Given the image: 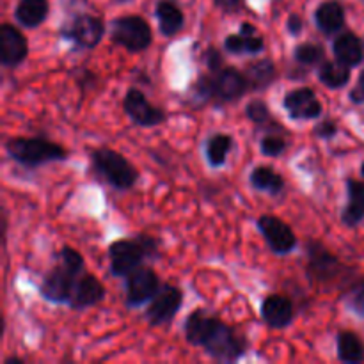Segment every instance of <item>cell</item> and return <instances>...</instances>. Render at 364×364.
<instances>
[{
	"mask_svg": "<svg viewBox=\"0 0 364 364\" xmlns=\"http://www.w3.org/2000/svg\"><path fill=\"white\" fill-rule=\"evenodd\" d=\"M306 256H308L306 274L309 279L316 281V283H334L348 272L340 258L333 255L320 240L309 238L306 242Z\"/></svg>",
	"mask_w": 364,
	"mask_h": 364,
	"instance_id": "cell-7",
	"label": "cell"
},
{
	"mask_svg": "<svg viewBox=\"0 0 364 364\" xmlns=\"http://www.w3.org/2000/svg\"><path fill=\"white\" fill-rule=\"evenodd\" d=\"M263 48H265V41H263L262 34L249 21H242L237 34H230L224 39V52L231 53V55H242V53L256 55V53L263 52Z\"/></svg>",
	"mask_w": 364,
	"mask_h": 364,
	"instance_id": "cell-18",
	"label": "cell"
},
{
	"mask_svg": "<svg viewBox=\"0 0 364 364\" xmlns=\"http://www.w3.org/2000/svg\"><path fill=\"white\" fill-rule=\"evenodd\" d=\"M348 98H350V102L355 103V105H363L364 103V71L359 75L358 84H355V87L350 91Z\"/></svg>",
	"mask_w": 364,
	"mask_h": 364,
	"instance_id": "cell-36",
	"label": "cell"
},
{
	"mask_svg": "<svg viewBox=\"0 0 364 364\" xmlns=\"http://www.w3.org/2000/svg\"><path fill=\"white\" fill-rule=\"evenodd\" d=\"M183 306V291L169 283H162L159 294L149 301L146 308V320L149 326L162 327L169 326Z\"/></svg>",
	"mask_w": 364,
	"mask_h": 364,
	"instance_id": "cell-11",
	"label": "cell"
},
{
	"mask_svg": "<svg viewBox=\"0 0 364 364\" xmlns=\"http://www.w3.org/2000/svg\"><path fill=\"white\" fill-rule=\"evenodd\" d=\"M338 132H340V128H338L336 121L334 119H323L320 121V123L315 124V128H313V137L320 139V141H331V139H334L338 135Z\"/></svg>",
	"mask_w": 364,
	"mask_h": 364,
	"instance_id": "cell-33",
	"label": "cell"
},
{
	"mask_svg": "<svg viewBox=\"0 0 364 364\" xmlns=\"http://www.w3.org/2000/svg\"><path fill=\"white\" fill-rule=\"evenodd\" d=\"M155 16L159 20L160 34L174 38L185 27V14L173 0H159L155 7Z\"/></svg>",
	"mask_w": 364,
	"mask_h": 364,
	"instance_id": "cell-22",
	"label": "cell"
},
{
	"mask_svg": "<svg viewBox=\"0 0 364 364\" xmlns=\"http://www.w3.org/2000/svg\"><path fill=\"white\" fill-rule=\"evenodd\" d=\"M105 284L95 276V274L87 272L85 270L84 274H80L75 283L73 294H71L70 302H68V308L71 309H87L92 308V306H98L100 302L105 299Z\"/></svg>",
	"mask_w": 364,
	"mask_h": 364,
	"instance_id": "cell-16",
	"label": "cell"
},
{
	"mask_svg": "<svg viewBox=\"0 0 364 364\" xmlns=\"http://www.w3.org/2000/svg\"><path fill=\"white\" fill-rule=\"evenodd\" d=\"M110 39L130 53H141L151 46L153 31L139 14H124L110 23Z\"/></svg>",
	"mask_w": 364,
	"mask_h": 364,
	"instance_id": "cell-6",
	"label": "cell"
},
{
	"mask_svg": "<svg viewBox=\"0 0 364 364\" xmlns=\"http://www.w3.org/2000/svg\"><path fill=\"white\" fill-rule=\"evenodd\" d=\"M294 59L299 66L316 68L326 60V50L316 43H301L294 48Z\"/></svg>",
	"mask_w": 364,
	"mask_h": 364,
	"instance_id": "cell-30",
	"label": "cell"
},
{
	"mask_svg": "<svg viewBox=\"0 0 364 364\" xmlns=\"http://www.w3.org/2000/svg\"><path fill=\"white\" fill-rule=\"evenodd\" d=\"M256 228L262 233V237L265 238L267 245H269V249L274 255H290L297 247L299 242L294 230L279 217L265 213V215H262L256 220Z\"/></svg>",
	"mask_w": 364,
	"mask_h": 364,
	"instance_id": "cell-12",
	"label": "cell"
},
{
	"mask_svg": "<svg viewBox=\"0 0 364 364\" xmlns=\"http://www.w3.org/2000/svg\"><path fill=\"white\" fill-rule=\"evenodd\" d=\"M345 7L338 0H326L315 11V25L323 36L333 38L345 28Z\"/></svg>",
	"mask_w": 364,
	"mask_h": 364,
	"instance_id": "cell-19",
	"label": "cell"
},
{
	"mask_svg": "<svg viewBox=\"0 0 364 364\" xmlns=\"http://www.w3.org/2000/svg\"><path fill=\"white\" fill-rule=\"evenodd\" d=\"M85 270L73 269L68 263L60 262L59 265L52 267L48 272L43 276L41 287H39V294L50 304H66L70 302L71 294H73L75 283H77L78 276L84 274Z\"/></svg>",
	"mask_w": 364,
	"mask_h": 364,
	"instance_id": "cell-9",
	"label": "cell"
},
{
	"mask_svg": "<svg viewBox=\"0 0 364 364\" xmlns=\"http://www.w3.org/2000/svg\"><path fill=\"white\" fill-rule=\"evenodd\" d=\"M48 0H20L14 7V20L25 28H38L48 18Z\"/></svg>",
	"mask_w": 364,
	"mask_h": 364,
	"instance_id": "cell-23",
	"label": "cell"
},
{
	"mask_svg": "<svg viewBox=\"0 0 364 364\" xmlns=\"http://www.w3.org/2000/svg\"><path fill=\"white\" fill-rule=\"evenodd\" d=\"M259 315H262L263 322L270 327V329H284L294 322V304L288 297L279 294H272L269 297L263 299L262 308H259Z\"/></svg>",
	"mask_w": 364,
	"mask_h": 364,
	"instance_id": "cell-17",
	"label": "cell"
},
{
	"mask_svg": "<svg viewBox=\"0 0 364 364\" xmlns=\"http://www.w3.org/2000/svg\"><path fill=\"white\" fill-rule=\"evenodd\" d=\"M283 107L294 121H315L322 116V102L313 87L291 89L284 95Z\"/></svg>",
	"mask_w": 364,
	"mask_h": 364,
	"instance_id": "cell-14",
	"label": "cell"
},
{
	"mask_svg": "<svg viewBox=\"0 0 364 364\" xmlns=\"http://www.w3.org/2000/svg\"><path fill=\"white\" fill-rule=\"evenodd\" d=\"M287 141L281 137V134H265V137H262L259 141V149L265 156L270 159H277V156L283 155L287 151Z\"/></svg>",
	"mask_w": 364,
	"mask_h": 364,
	"instance_id": "cell-32",
	"label": "cell"
},
{
	"mask_svg": "<svg viewBox=\"0 0 364 364\" xmlns=\"http://www.w3.org/2000/svg\"><path fill=\"white\" fill-rule=\"evenodd\" d=\"M59 36L73 45L75 50H92L105 36V21L95 14H75L59 31Z\"/></svg>",
	"mask_w": 364,
	"mask_h": 364,
	"instance_id": "cell-8",
	"label": "cell"
},
{
	"mask_svg": "<svg viewBox=\"0 0 364 364\" xmlns=\"http://www.w3.org/2000/svg\"><path fill=\"white\" fill-rule=\"evenodd\" d=\"M347 185L348 201L341 212V223L348 228H355L364 220V181L348 176Z\"/></svg>",
	"mask_w": 364,
	"mask_h": 364,
	"instance_id": "cell-21",
	"label": "cell"
},
{
	"mask_svg": "<svg viewBox=\"0 0 364 364\" xmlns=\"http://www.w3.org/2000/svg\"><path fill=\"white\" fill-rule=\"evenodd\" d=\"M338 359L345 364H359L364 361V343L352 331H340L336 336Z\"/></svg>",
	"mask_w": 364,
	"mask_h": 364,
	"instance_id": "cell-28",
	"label": "cell"
},
{
	"mask_svg": "<svg viewBox=\"0 0 364 364\" xmlns=\"http://www.w3.org/2000/svg\"><path fill=\"white\" fill-rule=\"evenodd\" d=\"M233 146H235L233 135L224 134V132H217V134L210 135L205 142V155L210 166H212L213 169L223 167L224 164H226Z\"/></svg>",
	"mask_w": 364,
	"mask_h": 364,
	"instance_id": "cell-25",
	"label": "cell"
},
{
	"mask_svg": "<svg viewBox=\"0 0 364 364\" xmlns=\"http://www.w3.org/2000/svg\"><path fill=\"white\" fill-rule=\"evenodd\" d=\"M123 109L124 114L135 123L137 127L142 128H151L159 127V124L166 123L167 114L166 110L160 107L153 105L144 92L137 87H130L123 98Z\"/></svg>",
	"mask_w": 364,
	"mask_h": 364,
	"instance_id": "cell-13",
	"label": "cell"
},
{
	"mask_svg": "<svg viewBox=\"0 0 364 364\" xmlns=\"http://www.w3.org/2000/svg\"><path fill=\"white\" fill-rule=\"evenodd\" d=\"M361 176H363V180H364V162L361 164Z\"/></svg>",
	"mask_w": 364,
	"mask_h": 364,
	"instance_id": "cell-39",
	"label": "cell"
},
{
	"mask_svg": "<svg viewBox=\"0 0 364 364\" xmlns=\"http://www.w3.org/2000/svg\"><path fill=\"white\" fill-rule=\"evenodd\" d=\"M4 148L9 159L27 169H38L52 162H64L70 156L64 146L45 137H11Z\"/></svg>",
	"mask_w": 364,
	"mask_h": 364,
	"instance_id": "cell-4",
	"label": "cell"
},
{
	"mask_svg": "<svg viewBox=\"0 0 364 364\" xmlns=\"http://www.w3.org/2000/svg\"><path fill=\"white\" fill-rule=\"evenodd\" d=\"M251 91L245 71L224 64L220 70L208 71L196 82L194 96L201 103H231Z\"/></svg>",
	"mask_w": 364,
	"mask_h": 364,
	"instance_id": "cell-2",
	"label": "cell"
},
{
	"mask_svg": "<svg viewBox=\"0 0 364 364\" xmlns=\"http://www.w3.org/2000/svg\"><path fill=\"white\" fill-rule=\"evenodd\" d=\"M91 164L95 173L116 191L124 192L135 187L141 178L137 167L124 155L112 148H96L91 151Z\"/></svg>",
	"mask_w": 364,
	"mask_h": 364,
	"instance_id": "cell-5",
	"label": "cell"
},
{
	"mask_svg": "<svg viewBox=\"0 0 364 364\" xmlns=\"http://www.w3.org/2000/svg\"><path fill=\"white\" fill-rule=\"evenodd\" d=\"M343 302L352 313L364 318V281L358 279L348 284L347 290L343 291Z\"/></svg>",
	"mask_w": 364,
	"mask_h": 364,
	"instance_id": "cell-31",
	"label": "cell"
},
{
	"mask_svg": "<svg viewBox=\"0 0 364 364\" xmlns=\"http://www.w3.org/2000/svg\"><path fill=\"white\" fill-rule=\"evenodd\" d=\"M28 55L27 38L11 23L0 27V64L4 68H18Z\"/></svg>",
	"mask_w": 364,
	"mask_h": 364,
	"instance_id": "cell-15",
	"label": "cell"
},
{
	"mask_svg": "<svg viewBox=\"0 0 364 364\" xmlns=\"http://www.w3.org/2000/svg\"><path fill=\"white\" fill-rule=\"evenodd\" d=\"M318 80L326 85L327 89H341L350 82L352 68L347 64L340 63L338 59L323 60L318 66Z\"/></svg>",
	"mask_w": 364,
	"mask_h": 364,
	"instance_id": "cell-29",
	"label": "cell"
},
{
	"mask_svg": "<svg viewBox=\"0 0 364 364\" xmlns=\"http://www.w3.org/2000/svg\"><path fill=\"white\" fill-rule=\"evenodd\" d=\"M251 187L258 192H267L270 196H277L284 191V178L276 169L269 166H258L249 174Z\"/></svg>",
	"mask_w": 364,
	"mask_h": 364,
	"instance_id": "cell-26",
	"label": "cell"
},
{
	"mask_svg": "<svg viewBox=\"0 0 364 364\" xmlns=\"http://www.w3.org/2000/svg\"><path fill=\"white\" fill-rule=\"evenodd\" d=\"M205 63L208 71H217L224 66V55L215 48V46H210L208 50L205 52Z\"/></svg>",
	"mask_w": 364,
	"mask_h": 364,
	"instance_id": "cell-34",
	"label": "cell"
},
{
	"mask_svg": "<svg viewBox=\"0 0 364 364\" xmlns=\"http://www.w3.org/2000/svg\"><path fill=\"white\" fill-rule=\"evenodd\" d=\"M213 2L223 11H237L244 0H213Z\"/></svg>",
	"mask_w": 364,
	"mask_h": 364,
	"instance_id": "cell-37",
	"label": "cell"
},
{
	"mask_svg": "<svg viewBox=\"0 0 364 364\" xmlns=\"http://www.w3.org/2000/svg\"><path fill=\"white\" fill-rule=\"evenodd\" d=\"M116 2H121V4H124V2H130V0H116Z\"/></svg>",
	"mask_w": 364,
	"mask_h": 364,
	"instance_id": "cell-40",
	"label": "cell"
},
{
	"mask_svg": "<svg viewBox=\"0 0 364 364\" xmlns=\"http://www.w3.org/2000/svg\"><path fill=\"white\" fill-rule=\"evenodd\" d=\"M287 31L290 36L299 38V36L302 34V31H304V20H302V16H299V14H290L287 20Z\"/></svg>",
	"mask_w": 364,
	"mask_h": 364,
	"instance_id": "cell-35",
	"label": "cell"
},
{
	"mask_svg": "<svg viewBox=\"0 0 364 364\" xmlns=\"http://www.w3.org/2000/svg\"><path fill=\"white\" fill-rule=\"evenodd\" d=\"M245 75H247L249 84H251V91H265L276 82L277 70L272 59H259L247 64Z\"/></svg>",
	"mask_w": 364,
	"mask_h": 364,
	"instance_id": "cell-27",
	"label": "cell"
},
{
	"mask_svg": "<svg viewBox=\"0 0 364 364\" xmlns=\"http://www.w3.org/2000/svg\"><path fill=\"white\" fill-rule=\"evenodd\" d=\"M333 52L334 59L347 64V66L355 68L363 63L364 46L361 38H359L355 32L341 31L340 34H336V38H334Z\"/></svg>",
	"mask_w": 364,
	"mask_h": 364,
	"instance_id": "cell-20",
	"label": "cell"
},
{
	"mask_svg": "<svg viewBox=\"0 0 364 364\" xmlns=\"http://www.w3.org/2000/svg\"><path fill=\"white\" fill-rule=\"evenodd\" d=\"M23 363H25L23 359H20V358H14V355H13V358H7L6 361H4V364H23Z\"/></svg>",
	"mask_w": 364,
	"mask_h": 364,
	"instance_id": "cell-38",
	"label": "cell"
},
{
	"mask_svg": "<svg viewBox=\"0 0 364 364\" xmlns=\"http://www.w3.org/2000/svg\"><path fill=\"white\" fill-rule=\"evenodd\" d=\"M159 258V242L149 235L134 238H119L109 245L110 274L124 279L135 269L144 265L146 259Z\"/></svg>",
	"mask_w": 364,
	"mask_h": 364,
	"instance_id": "cell-3",
	"label": "cell"
},
{
	"mask_svg": "<svg viewBox=\"0 0 364 364\" xmlns=\"http://www.w3.org/2000/svg\"><path fill=\"white\" fill-rule=\"evenodd\" d=\"M162 281L155 269L142 265L124 277V306L130 309L141 308L159 294Z\"/></svg>",
	"mask_w": 364,
	"mask_h": 364,
	"instance_id": "cell-10",
	"label": "cell"
},
{
	"mask_svg": "<svg viewBox=\"0 0 364 364\" xmlns=\"http://www.w3.org/2000/svg\"><path fill=\"white\" fill-rule=\"evenodd\" d=\"M183 334L188 345L201 347L217 363H237L247 352V340L242 334L203 308L187 316Z\"/></svg>",
	"mask_w": 364,
	"mask_h": 364,
	"instance_id": "cell-1",
	"label": "cell"
},
{
	"mask_svg": "<svg viewBox=\"0 0 364 364\" xmlns=\"http://www.w3.org/2000/svg\"><path fill=\"white\" fill-rule=\"evenodd\" d=\"M245 116H247V119L251 121L258 130L265 132V134H287V128H284L283 124H279V121L274 117L269 105H267L263 100H251V102L245 105Z\"/></svg>",
	"mask_w": 364,
	"mask_h": 364,
	"instance_id": "cell-24",
	"label": "cell"
}]
</instances>
